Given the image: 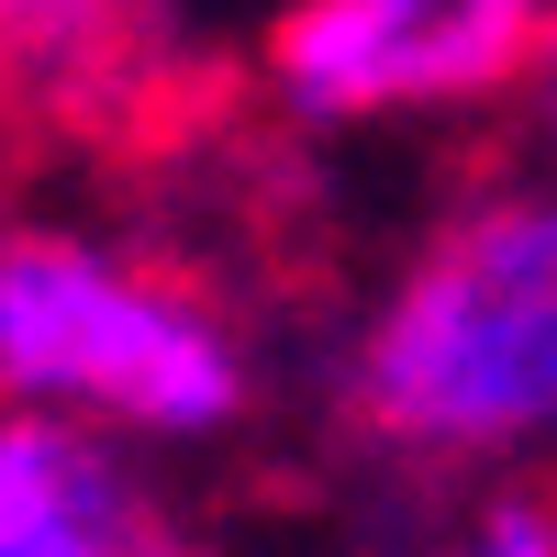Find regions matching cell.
Segmentation results:
<instances>
[{
    "label": "cell",
    "mask_w": 557,
    "mask_h": 557,
    "mask_svg": "<svg viewBox=\"0 0 557 557\" xmlns=\"http://www.w3.org/2000/svg\"><path fill=\"white\" fill-rule=\"evenodd\" d=\"M357 435L480 469L557 446V190L446 212L357 346Z\"/></svg>",
    "instance_id": "1"
},
{
    "label": "cell",
    "mask_w": 557,
    "mask_h": 557,
    "mask_svg": "<svg viewBox=\"0 0 557 557\" xmlns=\"http://www.w3.org/2000/svg\"><path fill=\"white\" fill-rule=\"evenodd\" d=\"M0 391L78 401L146 435H212L246 401L235 335L157 268H123L78 235L0 246Z\"/></svg>",
    "instance_id": "2"
},
{
    "label": "cell",
    "mask_w": 557,
    "mask_h": 557,
    "mask_svg": "<svg viewBox=\"0 0 557 557\" xmlns=\"http://www.w3.org/2000/svg\"><path fill=\"white\" fill-rule=\"evenodd\" d=\"M557 0H290L268 23V78L323 123L480 101L524 78Z\"/></svg>",
    "instance_id": "3"
},
{
    "label": "cell",
    "mask_w": 557,
    "mask_h": 557,
    "mask_svg": "<svg viewBox=\"0 0 557 557\" xmlns=\"http://www.w3.org/2000/svg\"><path fill=\"white\" fill-rule=\"evenodd\" d=\"M168 513L67 412H0V557H146Z\"/></svg>",
    "instance_id": "4"
},
{
    "label": "cell",
    "mask_w": 557,
    "mask_h": 557,
    "mask_svg": "<svg viewBox=\"0 0 557 557\" xmlns=\"http://www.w3.org/2000/svg\"><path fill=\"white\" fill-rule=\"evenodd\" d=\"M134 0H0V67H45V78H78L123 45Z\"/></svg>",
    "instance_id": "5"
},
{
    "label": "cell",
    "mask_w": 557,
    "mask_h": 557,
    "mask_svg": "<svg viewBox=\"0 0 557 557\" xmlns=\"http://www.w3.org/2000/svg\"><path fill=\"white\" fill-rule=\"evenodd\" d=\"M535 78H546V112H557V12H546V45H535Z\"/></svg>",
    "instance_id": "6"
}]
</instances>
